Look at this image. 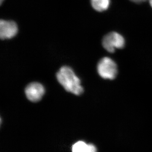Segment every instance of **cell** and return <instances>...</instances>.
<instances>
[{
    "label": "cell",
    "instance_id": "obj_1",
    "mask_svg": "<svg viewBox=\"0 0 152 152\" xmlns=\"http://www.w3.org/2000/svg\"><path fill=\"white\" fill-rule=\"evenodd\" d=\"M56 77L60 85L68 92L76 95H80L83 92L80 80L70 67H62L57 72Z\"/></svg>",
    "mask_w": 152,
    "mask_h": 152
},
{
    "label": "cell",
    "instance_id": "obj_5",
    "mask_svg": "<svg viewBox=\"0 0 152 152\" xmlns=\"http://www.w3.org/2000/svg\"><path fill=\"white\" fill-rule=\"evenodd\" d=\"M18 32V26L15 21L0 19V39H12L16 36Z\"/></svg>",
    "mask_w": 152,
    "mask_h": 152
},
{
    "label": "cell",
    "instance_id": "obj_3",
    "mask_svg": "<svg viewBox=\"0 0 152 152\" xmlns=\"http://www.w3.org/2000/svg\"><path fill=\"white\" fill-rule=\"evenodd\" d=\"M124 39L118 33L113 32L107 34L104 37L102 45L107 51L114 53L115 49H120L124 47Z\"/></svg>",
    "mask_w": 152,
    "mask_h": 152
},
{
    "label": "cell",
    "instance_id": "obj_11",
    "mask_svg": "<svg viewBox=\"0 0 152 152\" xmlns=\"http://www.w3.org/2000/svg\"><path fill=\"white\" fill-rule=\"evenodd\" d=\"M1 124V118H0V124Z\"/></svg>",
    "mask_w": 152,
    "mask_h": 152
},
{
    "label": "cell",
    "instance_id": "obj_6",
    "mask_svg": "<svg viewBox=\"0 0 152 152\" xmlns=\"http://www.w3.org/2000/svg\"><path fill=\"white\" fill-rule=\"evenodd\" d=\"M72 152H97L96 147L93 144H88L80 141L76 142L72 147Z\"/></svg>",
    "mask_w": 152,
    "mask_h": 152
},
{
    "label": "cell",
    "instance_id": "obj_9",
    "mask_svg": "<svg viewBox=\"0 0 152 152\" xmlns=\"http://www.w3.org/2000/svg\"><path fill=\"white\" fill-rule=\"evenodd\" d=\"M4 1V0H0V6H1Z\"/></svg>",
    "mask_w": 152,
    "mask_h": 152
},
{
    "label": "cell",
    "instance_id": "obj_4",
    "mask_svg": "<svg viewBox=\"0 0 152 152\" xmlns=\"http://www.w3.org/2000/svg\"><path fill=\"white\" fill-rule=\"evenodd\" d=\"M25 94L27 98L32 102L40 101L45 94L44 86L38 82H32L25 88Z\"/></svg>",
    "mask_w": 152,
    "mask_h": 152
},
{
    "label": "cell",
    "instance_id": "obj_10",
    "mask_svg": "<svg viewBox=\"0 0 152 152\" xmlns=\"http://www.w3.org/2000/svg\"><path fill=\"white\" fill-rule=\"evenodd\" d=\"M149 3L150 6L152 7V0H149Z\"/></svg>",
    "mask_w": 152,
    "mask_h": 152
},
{
    "label": "cell",
    "instance_id": "obj_7",
    "mask_svg": "<svg viewBox=\"0 0 152 152\" xmlns=\"http://www.w3.org/2000/svg\"><path fill=\"white\" fill-rule=\"evenodd\" d=\"M92 7L97 12L107 10L110 4V0H91Z\"/></svg>",
    "mask_w": 152,
    "mask_h": 152
},
{
    "label": "cell",
    "instance_id": "obj_2",
    "mask_svg": "<svg viewBox=\"0 0 152 152\" xmlns=\"http://www.w3.org/2000/svg\"><path fill=\"white\" fill-rule=\"evenodd\" d=\"M97 69L99 76L104 79L113 80L118 73L117 64L109 57L101 59L98 62Z\"/></svg>",
    "mask_w": 152,
    "mask_h": 152
},
{
    "label": "cell",
    "instance_id": "obj_8",
    "mask_svg": "<svg viewBox=\"0 0 152 152\" xmlns=\"http://www.w3.org/2000/svg\"><path fill=\"white\" fill-rule=\"evenodd\" d=\"M131 1H133L135 3H141L146 1V0H130Z\"/></svg>",
    "mask_w": 152,
    "mask_h": 152
}]
</instances>
